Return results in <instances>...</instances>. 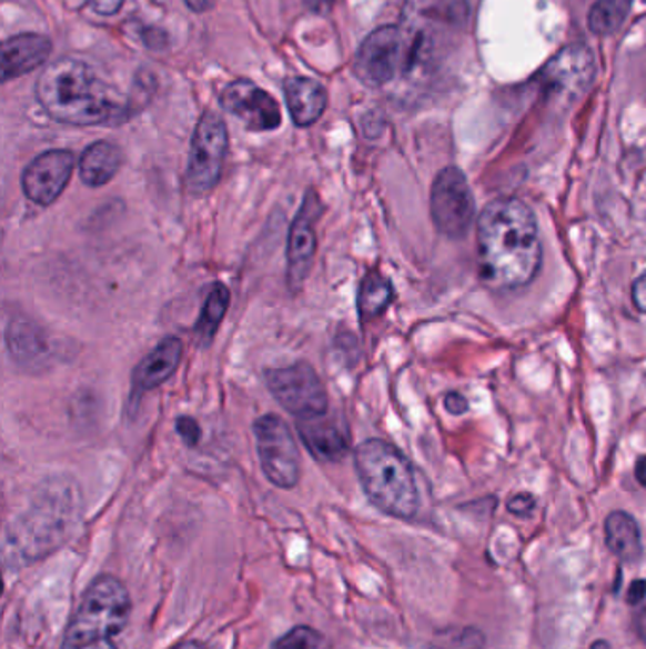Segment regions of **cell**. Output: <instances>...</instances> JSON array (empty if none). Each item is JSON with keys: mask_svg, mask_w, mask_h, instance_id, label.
I'll return each mask as SVG.
<instances>
[{"mask_svg": "<svg viewBox=\"0 0 646 649\" xmlns=\"http://www.w3.org/2000/svg\"><path fill=\"white\" fill-rule=\"evenodd\" d=\"M131 598L122 581L101 576L90 585L67 629V640L114 642L130 621Z\"/></svg>", "mask_w": 646, "mask_h": 649, "instance_id": "277c9868", "label": "cell"}, {"mask_svg": "<svg viewBox=\"0 0 646 649\" xmlns=\"http://www.w3.org/2000/svg\"><path fill=\"white\" fill-rule=\"evenodd\" d=\"M393 299H395V291H393L391 281L383 278L377 270H370L364 276V280L361 281L359 299H356L362 321H370V319L382 316Z\"/></svg>", "mask_w": 646, "mask_h": 649, "instance_id": "44dd1931", "label": "cell"}, {"mask_svg": "<svg viewBox=\"0 0 646 649\" xmlns=\"http://www.w3.org/2000/svg\"><path fill=\"white\" fill-rule=\"evenodd\" d=\"M355 468L362 490L382 513L414 519L420 511V488L414 469L398 448L383 439H369L355 450Z\"/></svg>", "mask_w": 646, "mask_h": 649, "instance_id": "3957f363", "label": "cell"}, {"mask_svg": "<svg viewBox=\"0 0 646 649\" xmlns=\"http://www.w3.org/2000/svg\"><path fill=\"white\" fill-rule=\"evenodd\" d=\"M446 410L453 416H463L468 410V401L466 397L461 396L457 391H452L446 396Z\"/></svg>", "mask_w": 646, "mask_h": 649, "instance_id": "f1b7e54d", "label": "cell"}, {"mask_svg": "<svg viewBox=\"0 0 646 649\" xmlns=\"http://www.w3.org/2000/svg\"><path fill=\"white\" fill-rule=\"evenodd\" d=\"M632 4L634 0H597L589 10V31L599 37L616 33L626 21Z\"/></svg>", "mask_w": 646, "mask_h": 649, "instance_id": "603a6c76", "label": "cell"}, {"mask_svg": "<svg viewBox=\"0 0 646 649\" xmlns=\"http://www.w3.org/2000/svg\"><path fill=\"white\" fill-rule=\"evenodd\" d=\"M74 166L77 158L71 150L53 149L39 154L33 162L27 163L21 176V189L27 200L40 208L52 206L65 192Z\"/></svg>", "mask_w": 646, "mask_h": 649, "instance_id": "8fae6325", "label": "cell"}, {"mask_svg": "<svg viewBox=\"0 0 646 649\" xmlns=\"http://www.w3.org/2000/svg\"><path fill=\"white\" fill-rule=\"evenodd\" d=\"M605 541H607L608 551L626 565H637L643 559L645 549H643L639 525L626 511H613L608 515L605 520Z\"/></svg>", "mask_w": 646, "mask_h": 649, "instance_id": "ffe728a7", "label": "cell"}, {"mask_svg": "<svg viewBox=\"0 0 646 649\" xmlns=\"http://www.w3.org/2000/svg\"><path fill=\"white\" fill-rule=\"evenodd\" d=\"M305 7L310 8L311 12L329 13L334 7L336 0H304Z\"/></svg>", "mask_w": 646, "mask_h": 649, "instance_id": "d6a6232c", "label": "cell"}, {"mask_svg": "<svg viewBox=\"0 0 646 649\" xmlns=\"http://www.w3.org/2000/svg\"><path fill=\"white\" fill-rule=\"evenodd\" d=\"M122 4L123 0H88V7L99 16H114Z\"/></svg>", "mask_w": 646, "mask_h": 649, "instance_id": "83f0119b", "label": "cell"}, {"mask_svg": "<svg viewBox=\"0 0 646 649\" xmlns=\"http://www.w3.org/2000/svg\"><path fill=\"white\" fill-rule=\"evenodd\" d=\"M254 439L265 479L277 488L296 487L302 477L300 448L291 428L277 415H264L254 422Z\"/></svg>", "mask_w": 646, "mask_h": 649, "instance_id": "52a82bcc", "label": "cell"}, {"mask_svg": "<svg viewBox=\"0 0 646 649\" xmlns=\"http://www.w3.org/2000/svg\"><path fill=\"white\" fill-rule=\"evenodd\" d=\"M323 214V203L315 190H307L304 202L292 219L286 241V283L294 294L302 291L310 278L317 254V221Z\"/></svg>", "mask_w": 646, "mask_h": 649, "instance_id": "30bf717a", "label": "cell"}, {"mask_svg": "<svg viewBox=\"0 0 646 649\" xmlns=\"http://www.w3.org/2000/svg\"><path fill=\"white\" fill-rule=\"evenodd\" d=\"M264 378L277 403L297 420L329 415V393L317 370L307 361L265 370Z\"/></svg>", "mask_w": 646, "mask_h": 649, "instance_id": "8992f818", "label": "cell"}, {"mask_svg": "<svg viewBox=\"0 0 646 649\" xmlns=\"http://www.w3.org/2000/svg\"><path fill=\"white\" fill-rule=\"evenodd\" d=\"M176 431H179L182 441L186 442L190 448L198 447V442L201 441L200 423L195 422L194 418H190V416H181L176 420Z\"/></svg>", "mask_w": 646, "mask_h": 649, "instance_id": "d4e9b609", "label": "cell"}, {"mask_svg": "<svg viewBox=\"0 0 646 649\" xmlns=\"http://www.w3.org/2000/svg\"><path fill=\"white\" fill-rule=\"evenodd\" d=\"M635 477H637L640 487L646 488V456H640L637 463H635Z\"/></svg>", "mask_w": 646, "mask_h": 649, "instance_id": "836d02e7", "label": "cell"}, {"mask_svg": "<svg viewBox=\"0 0 646 649\" xmlns=\"http://www.w3.org/2000/svg\"><path fill=\"white\" fill-rule=\"evenodd\" d=\"M645 579H635L634 583L629 585V591H627V602H629L632 606H639L640 602H645Z\"/></svg>", "mask_w": 646, "mask_h": 649, "instance_id": "f546056e", "label": "cell"}, {"mask_svg": "<svg viewBox=\"0 0 646 649\" xmlns=\"http://www.w3.org/2000/svg\"><path fill=\"white\" fill-rule=\"evenodd\" d=\"M272 649H332L329 638L311 627H294Z\"/></svg>", "mask_w": 646, "mask_h": 649, "instance_id": "cb8c5ba5", "label": "cell"}, {"mask_svg": "<svg viewBox=\"0 0 646 649\" xmlns=\"http://www.w3.org/2000/svg\"><path fill=\"white\" fill-rule=\"evenodd\" d=\"M480 278L493 291H516L537 278L543 243L537 217L519 198H497L476 224Z\"/></svg>", "mask_w": 646, "mask_h": 649, "instance_id": "6da1fadb", "label": "cell"}, {"mask_svg": "<svg viewBox=\"0 0 646 649\" xmlns=\"http://www.w3.org/2000/svg\"><path fill=\"white\" fill-rule=\"evenodd\" d=\"M34 96L48 117L69 126L122 123L130 117V103L122 93L99 79L82 59L61 58L46 66Z\"/></svg>", "mask_w": 646, "mask_h": 649, "instance_id": "7a4b0ae2", "label": "cell"}, {"mask_svg": "<svg viewBox=\"0 0 646 649\" xmlns=\"http://www.w3.org/2000/svg\"><path fill=\"white\" fill-rule=\"evenodd\" d=\"M431 219L440 234L461 240L476 219V203L465 173L455 166L440 171L431 189Z\"/></svg>", "mask_w": 646, "mask_h": 649, "instance_id": "ba28073f", "label": "cell"}, {"mask_svg": "<svg viewBox=\"0 0 646 649\" xmlns=\"http://www.w3.org/2000/svg\"><path fill=\"white\" fill-rule=\"evenodd\" d=\"M179 649H203V646H200V643L190 642V643H184V646H182V648H179Z\"/></svg>", "mask_w": 646, "mask_h": 649, "instance_id": "d590c367", "label": "cell"}, {"mask_svg": "<svg viewBox=\"0 0 646 649\" xmlns=\"http://www.w3.org/2000/svg\"><path fill=\"white\" fill-rule=\"evenodd\" d=\"M297 431L310 455L319 461H340L350 452V431L334 416L323 415L297 420Z\"/></svg>", "mask_w": 646, "mask_h": 649, "instance_id": "9a60e30c", "label": "cell"}, {"mask_svg": "<svg viewBox=\"0 0 646 649\" xmlns=\"http://www.w3.org/2000/svg\"><path fill=\"white\" fill-rule=\"evenodd\" d=\"M220 104L224 111L238 118L246 130H277L283 117L275 99L251 80H233L220 93Z\"/></svg>", "mask_w": 646, "mask_h": 649, "instance_id": "7c38bea8", "label": "cell"}, {"mask_svg": "<svg viewBox=\"0 0 646 649\" xmlns=\"http://www.w3.org/2000/svg\"><path fill=\"white\" fill-rule=\"evenodd\" d=\"M407 58L410 37L406 31L396 26H383L362 40L353 71L356 79L370 88H382L406 67Z\"/></svg>", "mask_w": 646, "mask_h": 649, "instance_id": "9c48e42d", "label": "cell"}, {"mask_svg": "<svg viewBox=\"0 0 646 649\" xmlns=\"http://www.w3.org/2000/svg\"><path fill=\"white\" fill-rule=\"evenodd\" d=\"M594 56L584 46H569L549 59L541 71V82L546 88L562 93L586 90V86L594 80Z\"/></svg>", "mask_w": 646, "mask_h": 649, "instance_id": "4fadbf2b", "label": "cell"}, {"mask_svg": "<svg viewBox=\"0 0 646 649\" xmlns=\"http://www.w3.org/2000/svg\"><path fill=\"white\" fill-rule=\"evenodd\" d=\"M61 649H118L117 642H80V640H63Z\"/></svg>", "mask_w": 646, "mask_h": 649, "instance_id": "4dcf8cb0", "label": "cell"}, {"mask_svg": "<svg viewBox=\"0 0 646 649\" xmlns=\"http://www.w3.org/2000/svg\"><path fill=\"white\" fill-rule=\"evenodd\" d=\"M285 99L292 122L297 128H310L323 117L329 104V93L317 80L292 77L285 82Z\"/></svg>", "mask_w": 646, "mask_h": 649, "instance_id": "ac0fdd59", "label": "cell"}, {"mask_svg": "<svg viewBox=\"0 0 646 649\" xmlns=\"http://www.w3.org/2000/svg\"><path fill=\"white\" fill-rule=\"evenodd\" d=\"M7 348L13 363L21 369H46L53 358L52 342L44 329L33 321L13 318L7 324Z\"/></svg>", "mask_w": 646, "mask_h": 649, "instance_id": "2e32d148", "label": "cell"}, {"mask_svg": "<svg viewBox=\"0 0 646 649\" xmlns=\"http://www.w3.org/2000/svg\"><path fill=\"white\" fill-rule=\"evenodd\" d=\"M52 53V40L44 34H16L2 44V80L18 79L44 66Z\"/></svg>", "mask_w": 646, "mask_h": 649, "instance_id": "e0dca14e", "label": "cell"}, {"mask_svg": "<svg viewBox=\"0 0 646 649\" xmlns=\"http://www.w3.org/2000/svg\"><path fill=\"white\" fill-rule=\"evenodd\" d=\"M122 150L109 141L90 144L78 160V173L85 187L99 189L109 184L122 168Z\"/></svg>", "mask_w": 646, "mask_h": 649, "instance_id": "d6986e66", "label": "cell"}, {"mask_svg": "<svg viewBox=\"0 0 646 649\" xmlns=\"http://www.w3.org/2000/svg\"><path fill=\"white\" fill-rule=\"evenodd\" d=\"M230 308V291L224 283H214L201 308L200 319L195 323V337L200 346H209L219 332V327L226 318Z\"/></svg>", "mask_w": 646, "mask_h": 649, "instance_id": "7402d4cb", "label": "cell"}, {"mask_svg": "<svg viewBox=\"0 0 646 649\" xmlns=\"http://www.w3.org/2000/svg\"><path fill=\"white\" fill-rule=\"evenodd\" d=\"M182 361V342L176 337L163 338L147 358L141 359L131 377V401L137 403L144 393L158 390L175 375Z\"/></svg>", "mask_w": 646, "mask_h": 649, "instance_id": "5bb4252c", "label": "cell"}, {"mask_svg": "<svg viewBox=\"0 0 646 649\" xmlns=\"http://www.w3.org/2000/svg\"><path fill=\"white\" fill-rule=\"evenodd\" d=\"M632 302L639 312L646 313V273L639 276L632 286Z\"/></svg>", "mask_w": 646, "mask_h": 649, "instance_id": "4316f807", "label": "cell"}, {"mask_svg": "<svg viewBox=\"0 0 646 649\" xmlns=\"http://www.w3.org/2000/svg\"><path fill=\"white\" fill-rule=\"evenodd\" d=\"M589 649H613V648H610V643L605 642V640H597V642L592 643V648Z\"/></svg>", "mask_w": 646, "mask_h": 649, "instance_id": "e575fe53", "label": "cell"}, {"mask_svg": "<svg viewBox=\"0 0 646 649\" xmlns=\"http://www.w3.org/2000/svg\"><path fill=\"white\" fill-rule=\"evenodd\" d=\"M228 154V128L220 114L205 111L195 123L184 184L201 196L216 189Z\"/></svg>", "mask_w": 646, "mask_h": 649, "instance_id": "5b68a950", "label": "cell"}, {"mask_svg": "<svg viewBox=\"0 0 646 649\" xmlns=\"http://www.w3.org/2000/svg\"><path fill=\"white\" fill-rule=\"evenodd\" d=\"M537 507V500L535 496L531 493H516L514 498L508 501V511L516 517H527V515L533 513V509Z\"/></svg>", "mask_w": 646, "mask_h": 649, "instance_id": "484cf974", "label": "cell"}, {"mask_svg": "<svg viewBox=\"0 0 646 649\" xmlns=\"http://www.w3.org/2000/svg\"><path fill=\"white\" fill-rule=\"evenodd\" d=\"M484 646V635L478 630H465L461 635V648L463 649H482Z\"/></svg>", "mask_w": 646, "mask_h": 649, "instance_id": "1f68e13d", "label": "cell"}]
</instances>
